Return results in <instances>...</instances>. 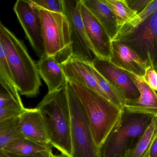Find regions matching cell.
<instances>
[{"mask_svg": "<svg viewBox=\"0 0 157 157\" xmlns=\"http://www.w3.org/2000/svg\"><path fill=\"white\" fill-rule=\"evenodd\" d=\"M61 65L69 82L87 88L105 98L94 77L85 67L84 61L71 55Z\"/></svg>", "mask_w": 157, "mask_h": 157, "instance_id": "15", "label": "cell"}, {"mask_svg": "<svg viewBox=\"0 0 157 157\" xmlns=\"http://www.w3.org/2000/svg\"><path fill=\"white\" fill-rule=\"evenodd\" d=\"M152 117L123 108L118 123L99 148L100 157H125L137 143Z\"/></svg>", "mask_w": 157, "mask_h": 157, "instance_id": "4", "label": "cell"}, {"mask_svg": "<svg viewBox=\"0 0 157 157\" xmlns=\"http://www.w3.org/2000/svg\"><path fill=\"white\" fill-rule=\"evenodd\" d=\"M91 63L121 94L125 103L139 98L140 92L126 71L113 64L110 61L96 57Z\"/></svg>", "mask_w": 157, "mask_h": 157, "instance_id": "10", "label": "cell"}, {"mask_svg": "<svg viewBox=\"0 0 157 157\" xmlns=\"http://www.w3.org/2000/svg\"><path fill=\"white\" fill-rule=\"evenodd\" d=\"M0 42L20 95L36 97L41 85L37 65L22 41L0 22Z\"/></svg>", "mask_w": 157, "mask_h": 157, "instance_id": "1", "label": "cell"}, {"mask_svg": "<svg viewBox=\"0 0 157 157\" xmlns=\"http://www.w3.org/2000/svg\"><path fill=\"white\" fill-rule=\"evenodd\" d=\"M81 2V16L91 52L97 58L109 61L112 40L102 25Z\"/></svg>", "mask_w": 157, "mask_h": 157, "instance_id": "11", "label": "cell"}, {"mask_svg": "<svg viewBox=\"0 0 157 157\" xmlns=\"http://www.w3.org/2000/svg\"><path fill=\"white\" fill-rule=\"evenodd\" d=\"M109 61L117 67L142 78L148 67L132 50L119 41H112Z\"/></svg>", "mask_w": 157, "mask_h": 157, "instance_id": "14", "label": "cell"}, {"mask_svg": "<svg viewBox=\"0 0 157 157\" xmlns=\"http://www.w3.org/2000/svg\"><path fill=\"white\" fill-rule=\"evenodd\" d=\"M70 84L84 108L99 148L118 123L123 109L119 108L91 89L75 83Z\"/></svg>", "mask_w": 157, "mask_h": 157, "instance_id": "3", "label": "cell"}, {"mask_svg": "<svg viewBox=\"0 0 157 157\" xmlns=\"http://www.w3.org/2000/svg\"><path fill=\"white\" fill-rule=\"evenodd\" d=\"M157 11V0H152L148 6L133 19L119 27L118 31H128L135 28Z\"/></svg>", "mask_w": 157, "mask_h": 157, "instance_id": "24", "label": "cell"}, {"mask_svg": "<svg viewBox=\"0 0 157 157\" xmlns=\"http://www.w3.org/2000/svg\"><path fill=\"white\" fill-rule=\"evenodd\" d=\"M55 157H70L67 156L65 155H63V154H61L60 155H55Z\"/></svg>", "mask_w": 157, "mask_h": 157, "instance_id": "32", "label": "cell"}, {"mask_svg": "<svg viewBox=\"0 0 157 157\" xmlns=\"http://www.w3.org/2000/svg\"><path fill=\"white\" fill-rule=\"evenodd\" d=\"M36 108L41 112L46 123L50 145L71 157V115L66 84L48 92Z\"/></svg>", "mask_w": 157, "mask_h": 157, "instance_id": "2", "label": "cell"}, {"mask_svg": "<svg viewBox=\"0 0 157 157\" xmlns=\"http://www.w3.org/2000/svg\"><path fill=\"white\" fill-rule=\"evenodd\" d=\"M144 157H157V138Z\"/></svg>", "mask_w": 157, "mask_h": 157, "instance_id": "31", "label": "cell"}, {"mask_svg": "<svg viewBox=\"0 0 157 157\" xmlns=\"http://www.w3.org/2000/svg\"><path fill=\"white\" fill-rule=\"evenodd\" d=\"M38 8L41 19L46 54L55 57L62 63L71 55L69 21L64 14Z\"/></svg>", "mask_w": 157, "mask_h": 157, "instance_id": "6", "label": "cell"}, {"mask_svg": "<svg viewBox=\"0 0 157 157\" xmlns=\"http://www.w3.org/2000/svg\"><path fill=\"white\" fill-rule=\"evenodd\" d=\"M81 0H63V14L70 25L72 56L91 63L94 58L81 16Z\"/></svg>", "mask_w": 157, "mask_h": 157, "instance_id": "8", "label": "cell"}, {"mask_svg": "<svg viewBox=\"0 0 157 157\" xmlns=\"http://www.w3.org/2000/svg\"><path fill=\"white\" fill-rule=\"evenodd\" d=\"M14 102L23 103L21 99L15 96L0 81V108Z\"/></svg>", "mask_w": 157, "mask_h": 157, "instance_id": "27", "label": "cell"}, {"mask_svg": "<svg viewBox=\"0 0 157 157\" xmlns=\"http://www.w3.org/2000/svg\"><path fill=\"white\" fill-rule=\"evenodd\" d=\"M19 121L24 138L36 143L50 144L46 123L39 110L36 108H25L19 116Z\"/></svg>", "mask_w": 157, "mask_h": 157, "instance_id": "12", "label": "cell"}, {"mask_svg": "<svg viewBox=\"0 0 157 157\" xmlns=\"http://www.w3.org/2000/svg\"><path fill=\"white\" fill-rule=\"evenodd\" d=\"M0 81L18 99H21L16 86L9 68L6 56L0 42Z\"/></svg>", "mask_w": 157, "mask_h": 157, "instance_id": "23", "label": "cell"}, {"mask_svg": "<svg viewBox=\"0 0 157 157\" xmlns=\"http://www.w3.org/2000/svg\"><path fill=\"white\" fill-rule=\"evenodd\" d=\"M55 155L52 153V150L46 151L43 153H39L35 155L30 156H22L16 155L13 154H9L4 152L2 150H0V157H55Z\"/></svg>", "mask_w": 157, "mask_h": 157, "instance_id": "30", "label": "cell"}, {"mask_svg": "<svg viewBox=\"0 0 157 157\" xmlns=\"http://www.w3.org/2000/svg\"><path fill=\"white\" fill-rule=\"evenodd\" d=\"M27 38L39 58L46 54L42 25L38 8L31 0H18L13 7Z\"/></svg>", "mask_w": 157, "mask_h": 157, "instance_id": "9", "label": "cell"}, {"mask_svg": "<svg viewBox=\"0 0 157 157\" xmlns=\"http://www.w3.org/2000/svg\"><path fill=\"white\" fill-rule=\"evenodd\" d=\"M25 108L23 103L14 102L0 108V124L10 119L18 117Z\"/></svg>", "mask_w": 157, "mask_h": 157, "instance_id": "25", "label": "cell"}, {"mask_svg": "<svg viewBox=\"0 0 157 157\" xmlns=\"http://www.w3.org/2000/svg\"><path fill=\"white\" fill-rule=\"evenodd\" d=\"M157 138V116L152 117L149 125L125 157H144Z\"/></svg>", "mask_w": 157, "mask_h": 157, "instance_id": "19", "label": "cell"}, {"mask_svg": "<svg viewBox=\"0 0 157 157\" xmlns=\"http://www.w3.org/2000/svg\"><path fill=\"white\" fill-rule=\"evenodd\" d=\"M40 76L48 88L49 93L54 92L66 84L67 79L60 63L53 56L45 54L36 64Z\"/></svg>", "mask_w": 157, "mask_h": 157, "instance_id": "16", "label": "cell"}, {"mask_svg": "<svg viewBox=\"0 0 157 157\" xmlns=\"http://www.w3.org/2000/svg\"><path fill=\"white\" fill-rule=\"evenodd\" d=\"M66 88L71 115V157H100L84 108L67 80Z\"/></svg>", "mask_w": 157, "mask_h": 157, "instance_id": "5", "label": "cell"}, {"mask_svg": "<svg viewBox=\"0 0 157 157\" xmlns=\"http://www.w3.org/2000/svg\"><path fill=\"white\" fill-rule=\"evenodd\" d=\"M84 65L90 73L94 77L99 87L104 94L105 98L123 109L125 105V100L117 90L92 66L91 63L84 61Z\"/></svg>", "mask_w": 157, "mask_h": 157, "instance_id": "20", "label": "cell"}, {"mask_svg": "<svg viewBox=\"0 0 157 157\" xmlns=\"http://www.w3.org/2000/svg\"><path fill=\"white\" fill-rule=\"evenodd\" d=\"M24 138L19 126V116L0 124V150L17 139Z\"/></svg>", "mask_w": 157, "mask_h": 157, "instance_id": "21", "label": "cell"}, {"mask_svg": "<svg viewBox=\"0 0 157 157\" xmlns=\"http://www.w3.org/2000/svg\"><path fill=\"white\" fill-rule=\"evenodd\" d=\"M83 4L102 25L113 40L118 30L117 19L104 0H81Z\"/></svg>", "mask_w": 157, "mask_h": 157, "instance_id": "17", "label": "cell"}, {"mask_svg": "<svg viewBox=\"0 0 157 157\" xmlns=\"http://www.w3.org/2000/svg\"><path fill=\"white\" fill-rule=\"evenodd\" d=\"M104 1L114 14L119 28L128 23L137 15L129 7L125 0H104Z\"/></svg>", "mask_w": 157, "mask_h": 157, "instance_id": "22", "label": "cell"}, {"mask_svg": "<svg viewBox=\"0 0 157 157\" xmlns=\"http://www.w3.org/2000/svg\"><path fill=\"white\" fill-rule=\"evenodd\" d=\"M127 72V71H126ZM140 93L139 98L125 103L124 109L136 114L157 116V94L142 77L127 72Z\"/></svg>", "mask_w": 157, "mask_h": 157, "instance_id": "13", "label": "cell"}, {"mask_svg": "<svg viewBox=\"0 0 157 157\" xmlns=\"http://www.w3.org/2000/svg\"><path fill=\"white\" fill-rule=\"evenodd\" d=\"M113 40L128 46L147 67L157 72V11L135 28L118 31Z\"/></svg>", "mask_w": 157, "mask_h": 157, "instance_id": "7", "label": "cell"}, {"mask_svg": "<svg viewBox=\"0 0 157 157\" xmlns=\"http://www.w3.org/2000/svg\"><path fill=\"white\" fill-rule=\"evenodd\" d=\"M31 2L38 8L63 14V0H32Z\"/></svg>", "mask_w": 157, "mask_h": 157, "instance_id": "26", "label": "cell"}, {"mask_svg": "<svg viewBox=\"0 0 157 157\" xmlns=\"http://www.w3.org/2000/svg\"><path fill=\"white\" fill-rule=\"evenodd\" d=\"M50 150L52 149L50 144L36 143L23 138L12 142L2 151L16 155L26 156Z\"/></svg>", "mask_w": 157, "mask_h": 157, "instance_id": "18", "label": "cell"}, {"mask_svg": "<svg viewBox=\"0 0 157 157\" xmlns=\"http://www.w3.org/2000/svg\"><path fill=\"white\" fill-rule=\"evenodd\" d=\"M143 79L152 89L157 91V72L153 67L147 69Z\"/></svg>", "mask_w": 157, "mask_h": 157, "instance_id": "28", "label": "cell"}, {"mask_svg": "<svg viewBox=\"0 0 157 157\" xmlns=\"http://www.w3.org/2000/svg\"><path fill=\"white\" fill-rule=\"evenodd\" d=\"M128 6L136 14L142 12L152 0H125Z\"/></svg>", "mask_w": 157, "mask_h": 157, "instance_id": "29", "label": "cell"}]
</instances>
